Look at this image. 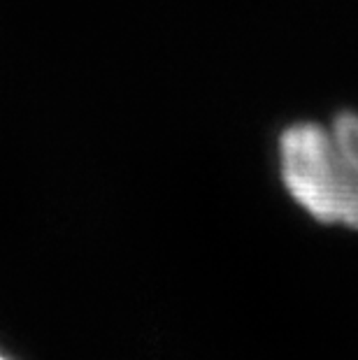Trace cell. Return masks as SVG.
<instances>
[{"mask_svg": "<svg viewBox=\"0 0 358 360\" xmlns=\"http://www.w3.org/2000/svg\"><path fill=\"white\" fill-rule=\"evenodd\" d=\"M279 170L288 195L312 219L358 231V117L331 126L295 124L279 140Z\"/></svg>", "mask_w": 358, "mask_h": 360, "instance_id": "cell-1", "label": "cell"}, {"mask_svg": "<svg viewBox=\"0 0 358 360\" xmlns=\"http://www.w3.org/2000/svg\"><path fill=\"white\" fill-rule=\"evenodd\" d=\"M0 360H7V358H3V356H0Z\"/></svg>", "mask_w": 358, "mask_h": 360, "instance_id": "cell-2", "label": "cell"}]
</instances>
